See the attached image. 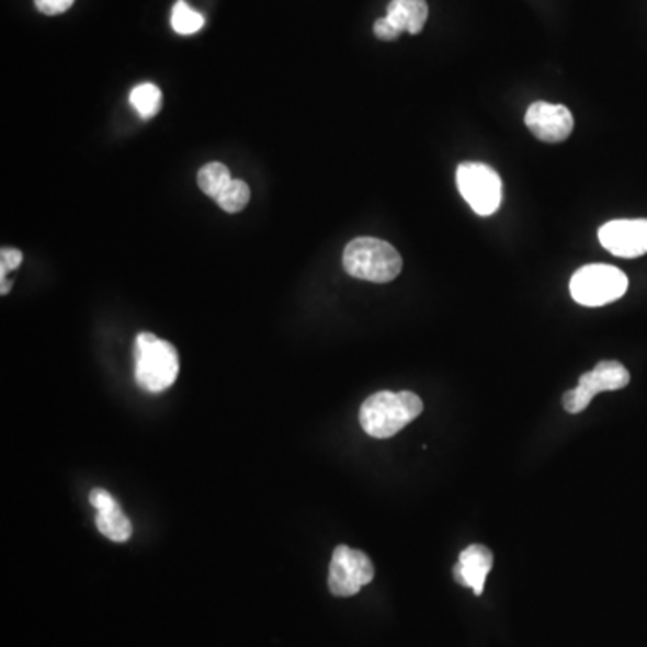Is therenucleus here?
<instances>
[{
  "label": "nucleus",
  "instance_id": "f257e3e1",
  "mask_svg": "<svg viewBox=\"0 0 647 647\" xmlns=\"http://www.w3.org/2000/svg\"><path fill=\"white\" fill-rule=\"evenodd\" d=\"M423 412V401L418 394L404 390L390 393L382 390L365 399L360 409V424L367 435L388 439L401 432Z\"/></svg>",
  "mask_w": 647,
  "mask_h": 647
},
{
  "label": "nucleus",
  "instance_id": "f03ea898",
  "mask_svg": "<svg viewBox=\"0 0 647 647\" xmlns=\"http://www.w3.org/2000/svg\"><path fill=\"white\" fill-rule=\"evenodd\" d=\"M134 354L135 382L148 393H162L179 378V353L170 342L140 333L135 339Z\"/></svg>",
  "mask_w": 647,
  "mask_h": 647
},
{
  "label": "nucleus",
  "instance_id": "7ed1b4c3",
  "mask_svg": "<svg viewBox=\"0 0 647 647\" xmlns=\"http://www.w3.org/2000/svg\"><path fill=\"white\" fill-rule=\"evenodd\" d=\"M342 263L351 277L379 284L396 280L404 269L398 250L376 238L353 239L345 247Z\"/></svg>",
  "mask_w": 647,
  "mask_h": 647
},
{
  "label": "nucleus",
  "instance_id": "20e7f679",
  "mask_svg": "<svg viewBox=\"0 0 647 647\" xmlns=\"http://www.w3.org/2000/svg\"><path fill=\"white\" fill-rule=\"evenodd\" d=\"M627 284L626 274L617 266L587 264L572 275L570 294L581 306L598 308L621 299L627 292Z\"/></svg>",
  "mask_w": 647,
  "mask_h": 647
},
{
  "label": "nucleus",
  "instance_id": "39448f33",
  "mask_svg": "<svg viewBox=\"0 0 647 647\" xmlns=\"http://www.w3.org/2000/svg\"><path fill=\"white\" fill-rule=\"evenodd\" d=\"M458 193L478 216H491L502 205V179L491 166L463 162L457 168Z\"/></svg>",
  "mask_w": 647,
  "mask_h": 647
},
{
  "label": "nucleus",
  "instance_id": "423d86ee",
  "mask_svg": "<svg viewBox=\"0 0 647 647\" xmlns=\"http://www.w3.org/2000/svg\"><path fill=\"white\" fill-rule=\"evenodd\" d=\"M629 373L621 362L604 360L599 362L590 373L582 374L578 387L563 396V407L568 413H579L588 409V405L598 394L621 390L629 384Z\"/></svg>",
  "mask_w": 647,
  "mask_h": 647
},
{
  "label": "nucleus",
  "instance_id": "0eeeda50",
  "mask_svg": "<svg viewBox=\"0 0 647 647\" xmlns=\"http://www.w3.org/2000/svg\"><path fill=\"white\" fill-rule=\"evenodd\" d=\"M374 567L367 554L348 545L334 548L331 565H329V592L337 598H351L373 581Z\"/></svg>",
  "mask_w": 647,
  "mask_h": 647
},
{
  "label": "nucleus",
  "instance_id": "6e6552de",
  "mask_svg": "<svg viewBox=\"0 0 647 647\" xmlns=\"http://www.w3.org/2000/svg\"><path fill=\"white\" fill-rule=\"evenodd\" d=\"M599 241L617 258H638L647 252V219H613L599 229Z\"/></svg>",
  "mask_w": 647,
  "mask_h": 647
},
{
  "label": "nucleus",
  "instance_id": "1a4fd4ad",
  "mask_svg": "<svg viewBox=\"0 0 647 647\" xmlns=\"http://www.w3.org/2000/svg\"><path fill=\"white\" fill-rule=\"evenodd\" d=\"M525 125L540 140L563 143L572 134V112L565 105L536 101L525 112Z\"/></svg>",
  "mask_w": 647,
  "mask_h": 647
},
{
  "label": "nucleus",
  "instance_id": "9d476101",
  "mask_svg": "<svg viewBox=\"0 0 647 647\" xmlns=\"http://www.w3.org/2000/svg\"><path fill=\"white\" fill-rule=\"evenodd\" d=\"M493 568V553L484 545H469L464 548L453 567V579L461 587L472 588L475 595H483L486 578Z\"/></svg>",
  "mask_w": 647,
  "mask_h": 647
},
{
  "label": "nucleus",
  "instance_id": "9b49d317",
  "mask_svg": "<svg viewBox=\"0 0 647 647\" xmlns=\"http://www.w3.org/2000/svg\"><path fill=\"white\" fill-rule=\"evenodd\" d=\"M385 16L399 33L419 35L429 21V4L427 0H393Z\"/></svg>",
  "mask_w": 647,
  "mask_h": 647
},
{
  "label": "nucleus",
  "instance_id": "f8f14e48",
  "mask_svg": "<svg viewBox=\"0 0 647 647\" xmlns=\"http://www.w3.org/2000/svg\"><path fill=\"white\" fill-rule=\"evenodd\" d=\"M95 527L110 542L125 543L134 533L132 522L121 508L109 509V511H98L95 514Z\"/></svg>",
  "mask_w": 647,
  "mask_h": 647
},
{
  "label": "nucleus",
  "instance_id": "ddd939ff",
  "mask_svg": "<svg viewBox=\"0 0 647 647\" xmlns=\"http://www.w3.org/2000/svg\"><path fill=\"white\" fill-rule=\"evenodd\" d=\"M129 103L137 110V114L143 120H150V117L157 115L160 106H162V92L154 83H143V86H137L132 90Z\"/></svg>",
  "mask_w": 647,
  "mask_h": 647
},
{
  "label": "nucleus",
  "instance_id": "4468645a",
  "mask_svg": "<svg viewBox=\"0 0 647 647\" xmlns=\"http://www.w3.org/2000/svg\"><path fill=\"white\" fill-rule=\"evenodd\" d=\"M230 182H232V177H230L229 168L222 162H211L198 171L200 190L215 200Z\"/></svg>",
  "mask_w": 647,
  "mask_h": 647
},
{
  "label": "nucleus",
  "instance_id": "2eb2a0df",
  "mask_svg": "<svg viewBox=\"0 0 647 647\" xmlns=\"http://www.w3.org/2000/svg\"><path fill=\"white\" fill-rule=\"evenodd\" d=\"M204 15H200L198 11L190 8L185 0H179L173 5V11H171V27L179 35H194V33H198L204 27Z\"/></svg>",
  "mask_w": 647,
  "mask_h": 647
},
{
  "label": "nucleus",
  "instance_id": "dca6fc26",
  "mask_svg": "<svg viewBox=\"0 0 647 647\" xmlns=\"http://www.w3.org/2000/svg\"><path fill=\"white\" fill-rule=\"evenodd\" d=\"M249 200V185L245 184L243 180H232V182L222 191V194L216 198V202H218L219 207H222L225 213L235 215V213H239V211H243L245 207H247Z\"/></svg>",
  "mask_w": 647,
  "mask_h": 647
},
{
  "label": "nucleus",
  "instance_id": "f3484780",
  "mask_svg": "<svg viewBox=\"0 0 647 647\" xmlns=\"http://www.w3.org/2000/svg\"><path fill=\"white\" fill-rule=\"evenodd\" d=\"M22 256L21 250L16 249H2L0 252V277H5V274L10 272V270L19 269L22 264Z\"/></svg>",
  "mask_w": 647,
  "mask_h": 647
},
{
  "label": "nucleus",
  "instance_id": "a211bd4d",
  "mask_svg": "<svg viewBox=\"0 0 647 647\" xmlns=\"http://www.w3.org/2000/svg\"><path fill=\"white\" fill-rule=\"evenodd\" d=\"M89 500L95 511H109V509L120 508V503L115 502V498L109 491H105V489H92Z\"/></svg>",
  "mask_w": 647,
  "mask_h": 647
},
{
  "label": "nucleus",
  "instance_id": "6ab92c4d",
  "mask_svg": "<svg viewBox=\"0 0 647 647\" xmlns=\"http://www.w3.org/2000/svg\"><path fill=\"white\" fill-rule=\"evenodd\" d=\"M75 0H35L36 10L42 11L44 15H60L70 10Z\"/></svg>",
  "mask_w": 647,
  "mask_h": 647
},
{
  "label": "nucleus",
  "instance_id": "aec40b11",
  "mask_svg": "<svg viewBox=\"0 0 647 647\" xmlns=\"http://www.w3.org/2000/svg\"><path fill=\"white\" fill-rule=\"evenodd\" d=\"M374 35L378 36L379 41L393 42L399 38L401 33L388 22L387 16H384L374 22Z\"/></svg>",
  "mask_w": 647,
  "mask_h": 647
}]
</instances>
